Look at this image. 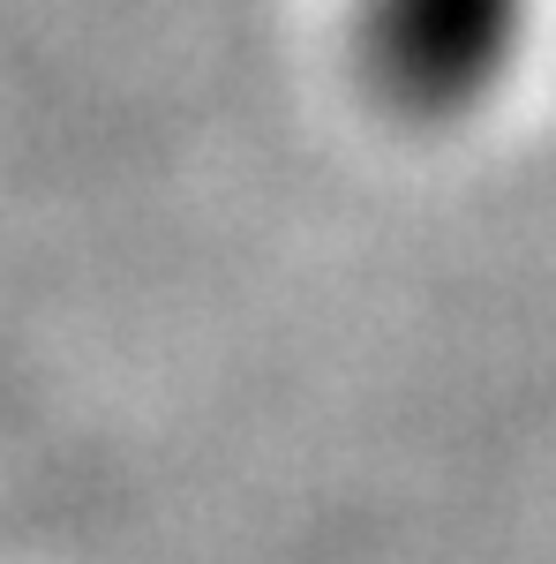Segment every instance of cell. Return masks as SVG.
Listing matches in <instances>:
<instances>
[{
  "label": "cell",
  "instance_id": "cell-1",
  "mask_svg": "<svg viewBox=\"0 0 556 564\" xmlns=\"http://www.w3.org/2000/svg\"><path fill=\"white\" fill-rule=\"evenodd\" d=\"M526 0H361V68L406 121H451L512 68Z\"/></svg>",
  "mask_w": 556,
  "mask_h": 564
}]
</instances>
